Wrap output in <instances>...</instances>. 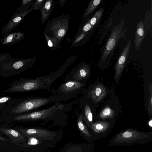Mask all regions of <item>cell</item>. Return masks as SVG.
Returning <instances> with one entry per match:
<instances>
[{
	"label": "cell",
	"instance_id": "cell-1",
	"mask_svg": "<svg viewBox=\"0 0 152 152\" xmlns=\"http://www.w3.org/2000/svg\"><path fill=\"white\" fill-rule=\"evenodd\" d=\"M152 138L151 132H142L129 129L117 134L110 143L111 145H129L147 142Z\"/></svg>",
	"mask_w": 152,
	"mask_h": 152
},
{
	"label": "cell",
	"instance_id": "cell-2",
	"mask_svg": "<svg viewBox=\"0 0 152 152\" xmlns=\"http://www.w3.org/2000/svg\"><path fill=\"white\" fill-rule=\"evenodd\" d=\"M70 20L68 14L56 17L48 22L44 33L61 42L68 31Z\"/></svg>",
	"mask_w": 152,
	"mask_h": 152
},
{
	"label": "cell",
	"instance_id": "cell-3",
	"mask_svg": "<svg viewBox=\"0 0 152 152\" xmlns=\"http://www.w3.org/2000/svg\"><path fill=\"white\" fill-rule=\"evenodd\" d=\"M124 21L123 19L119 24L114 28L102 55V61H105L110 56H112L119 40L126 36V31L124 29Z\"/></svg>",
	"mask_w": 152,
	"mask_h": 152
},
{
	"label": "cell",
	"instance_id": "cell-4",
	"mask_svg": "<svg viewBox=\"0 0 152 152\" xmlns=\"http://www.w3.org/2000/svg\"><path fill=\"white\" fill-rule=\"evenodd\" d=\"M63 107L64 105L61 104H56L48 109L15 117L14 120L21 121L50 118L57 114L63 109Z\"/></svg>",
	"mask_w": 152,
	"mask_h": 152
},
{
	"label": "cell",
	"instance_id": "cell-5",
	"mask_svg": "<svg viewBox=\"0 0 152 152\" xmlns=\"http://www.w3.org/2000/svg\"><path fill=\"white\" fill-rule=\"evenodd\" d=\"M53 99L51 98L37 97L26 100L13 108L11 112L17 114L29 111L54 101Z\"/></svg>",
	"mask_w": 152,
	"mask_h": 152
},
{
	"label": "cell",
	"instance_id": "cell-6",
	"mask_svg": "<svg viewBox=\"0 0 152 152\" xmlns=\"http://www.w3.org/2000/svg\"><path fill=\"white\" fill-rule=\"evenodd\" d=\"M131 41V39L130 38L123 50L115 66V78L116 80L119 77L124 68L130 48Z\"/></svg>",
	"mask_w": 152,
	"mask_h": 152
},
{
	"label": "cell",
	"instance_id": "cell-7",
	"mask_svg": "<svg viewBox=\"0 0 152 152\" xmlns=\"http://www.w3.org/2000/svg\"><path fill=\"white\" fill-rule=\"evenodd\" d=\"M106 94V88L101 84L94 86L89 93V97L95 103L101 101Z\"/></svg>",
	"mask_w": 152,
	"mask_h": 152
},
{
	"label": "cell",
	"instance_id": "cell-8",
	"mask_svg": "<svg viewBox=\"0 0 152 152\" xmlns=\"http://www.w3.org/2000/svg\"><path fill=\"white\" fill-rule=\"evenodd\" d=\"M75 73L72 76V80L79 81L86 78L90 72L89 67L85 63L79 64L74 69Z\"/></svg>",
	"mask_w": 152,
	"mask_h": 152
},
{
	"label": "cell",
	"instance_id": "cell-9",
	"mask_svg": "<svg viewBox=\"0 0 152 152\" xmlns=\"http://www.w3.org/2000/svg\"><path fill=\"white\" fill-rule=\"evenodd\" d=\"M55 2L53 0H46L41 11V23L44 24L48 20L54 6Z\"/></svg>",
	"mask_w": 152,
	"mask_h": 152
},
{
	"label": "cell",
	"instance_id": "cell-10",
	"mask_svg": "<svg viewBox=\"0 0 152 152\" xmlns=\"http://www.w3.org/2000/svg\"><path fill=\"white\" fill-rule=\"evenodd\" d=\"M146 34L144 22L141 19L137 23L136 28L134 40L135 48L136 50L139 48Z\"/></svg>",
	"mask_w": 152,
	"mask_h": 152
},
{
	"label": "cell",
	"instance_id": "cell-11",
	"mask_svg": "<svg viewBox=\"0 0 152 152\" xmlns=\"http://www.w3.org/2000/svg\"><path fill=\"white\" fill-rule=\"evenodd\" d=\"M83 86V84L75 80H70L61 84L59 87L62 93L69 94L77 91Z\"/></svg>",
	"mask_w": 152,
	"mask_h": 152
},
{
	"label": "cell",
	"instance_id": "cell-12",
	"mask_svg": "<svg viewBox=\"0 0 152 152\" xmlns=\"http://www.w3.org/2000/svg\"><path fill=\"white\" fill-rule=\"evenodd\" d=\"M0 132L7 136L13 142L17 145H20L24 139V137L16 130L0 128Z\"/></svg>",
	"mask_w": 152,
	"mask_h": 152
},
{
	"label": "cell",
	"instance_id": "cell-13",
	"mask_svg": "<svg viewBox=\"0 0 152 152\" xmlns=\"http://www.w3.org/2000/svg\"><path fill=\"white\" fill-rule=\"evenodd\" d=\"M88 125L95 133L99 134L107 130L110 126V123L105 121H100Z\"/></svg>",
	"mask_w": 152,
	"mask_h": 152
},
{
	"label": "cell",
	"instance_id": "cell-14",
	"mask_svg": "<svg viewBox=\"0 0 152 152\" xmlns=\"http://www.w3.org/2000/svg\"><path fill=\"white\" fill-rule=\"evenodd\" d=\"M101 0H94L91 1L86 9L83 13L81 18L84 21L89 15L100 4Z\"/></svg>",
	"mask_w": 152,
	"mask_h": 152
},
{
	"label": "cell",
	"instance_id": "cell-15",
	"mask_svg": "<svg viewBox=\"0 0 152 152\" xmlns=\"http://www.w3.org/2000/svg\"><path fill=\"white\" fill-rule=\"evenodd\" d=\"M48 48L51 50H56L61 48L62 46L59 44L61 42L56 39L49 37L44 33Z\"/></svg>",
	"mask_w": 152,
	"mask_h": 152
},
{
	"label": "cell",
	"instance_id": "cell-16",
	"mask_svg": "<svg viewBox=\"0 0 152 152\" xmlns=\"http://www.w3.org/2000/svg\"><path fill=\"white\" fill-rule=\"evenodd\" d=\"M115 110L109 106L105 107L100 112L99 116L102 119H113L115 114Z\"/></svg>",
	"mask_w": 152,
	"mask_h": 152
},
{
	"label": "cell",
	"instance_id": "cell-17",
	"mask_svg": "<svg viewBox=\"0 0 152 152\" xmlns=\"http://www.w3.org/2000/svg\"><path fill=\"white\" fill-rule=\"evenodd\" d=\"M144 24L145 33L146 34L148 31V30L149 29V28H150V25L152 26L151 9V10L150 12H148L145 13V22L144 23ZM150 28H151V27Z\"/></svg>",
	"mask_w": 152,
	"mask_h": 152
},
{
	"label": "cell",
	"instance_id": "cell-18",
	"mask_svg": "<svg viewBox=\"0 0 152 152\" xmlns=\"http://www.w3.org/2000/svg\"><path fill=\"white\" fill-rule=\"evenodd\" d=\"M83 115L82 114L80 115L78 117V126L79 129L82 131L87 136L91 137V135L88 132L86 126L83 124Z\"/></svg>",
	"mask_w": 152,
	"mask_h": 152
},
{
	"label": "cell",
	"instance_id": "cell-19",
	"mask_svg": "<svg viewBox=\"0 0 152 152\" xmlns=\"http://www.w3.org/2000/svg\"><path fill=\"white\" fill-rule=\"evenodd\" d=\"M84 114L86 117L85 120L88 124H92L93 121L92 113L89 105L87 104L84 108Z\"/></svg>",
	"mask_w": 152,
	"mask_h": 152
},
{
	"label": "cell",
	"instance_id": "cell-20",
	"mask_svg": "<svg viewBox=\"0 0 152 152\" xmlns=\"http://www.w3.org/2000/svg\"><path fill=\"white\" fill-rule=\"evenodd\" d=\"M103 8L99 9L95 13L93 16L90 20L89 22L92 27L100 19L103 12Z\"/></svg>",
	"mask_w": 152,
	"mask_h": 152
},
{
	"label": "cell",
	"instance_id": "cell-21",
	"mask_svg": "<svg viewBox=\"0 0 152 152\" xmlns=\"http://www.w3.org/2000/svg\"><path fill=\"white\" fill-rule=\"evenodd\" d=\"M86 36L85 33L79 31L76 35L72 45L73 46H78V43H80Z\"/></svg>",
	"mask_w": 152,
	"mask_h": 152
},
{
	"label": "cell",
	"instance_id": "cell-22",
	"mask_svg": "<svg viewBox=\"0 0 152 152\" xmlns=\"http://www.w3.org/2000/svg\"><path fill=\"white\" fill-rule=\"evenodd\" d=\"M46 0H37L33 4L28 11L35 10H40Z\"/></svg>",
	"mask_w": 152,
	"mask_h": 152
},
{
	"label": "cell",
	"instance_id": "cell-23",
	"mask_svg": "<svg viewBox=\"0 0 152 152\" xmlns=\"http://www.w3.org/2000/svg\"><path fill=\"white\" fill-rule=\"evenodd\" d=\"M92 28L91 25L88 22L83 26L79 31L85 33L89 31Z\"/></svg>",
	"mask_w": 152,
	"mask_h": 152
},
{
	"label": "cell",
	"instance_id": "cell-24",
	"mask_svg": "<svg viewBox=\"0 0 152 152\" xmlns=\"http://www.w3.org/2000/svg\"><path fill=\"white\" fill-rule=\"evenodd\" d=\"M148 110L151 115L152 113V94H151L148 99Z\"/></svg>",
	"mask_w": 152,
	"mask_h": 152
},
{
	"label": "cell",
	"instance_id": "cell-25",
	"mask_svg": "<svg viewBox=\"0 0 152 152\" xmlns=\"http://www.w3.org/2000/svg\"><path fill=\"white\" fill-rule=\"evenodd\" d=\"M37 142V140L36 139L32 138L30 140V141L28 142V144L29 145H35L36 144Z\"/></svg>",
	"mask_w": 152,
	"mask_h": 152
},
{
	"label": "cell",
	"instance_id": "cell-26",
	"mask_svg": "<svg viewBox=\"0 0 152 152\" xmlns=\"http://www.w3.org/2000/svg\"><path fill=\"white\" fill-rule=\"evenodd\" d=\"M10 98L8 97H3L0 99V104L6 102L8 101Z\"/></svg>",
	"mask_w": 152,
	"mask_h": 152
},
{
	"label": "cell",
	"instance_id": "cell-27",
	"mask_svg": "<svg viewBox=\"0 0 152 152\" xmlns=\"http://www.w3.org/2000/svg\"><path fill=\"white\" fill-rule=\"evenodd\" d=\"M13 36L12 34L9 35L7 37L6 41L7 42H10L12 40Z\"/></svg>",
	"mask_w": 152,
	"mask_h": 152
},
{
	"label": "cell",
	"instance_id": "cell-28",
	"mask_svg": "<svg viewBox=\"0 0 152 152\" xmlns=\"http://www.w3.org/2000/svg\"><path fill=\"white\" fill-rule=\"evenodd\" d=\"M66 0H60L59 1V3L60 5L62 6L66 3Z\"/></svg>",
	"mask_w": 152,
	"mask_h": 152
},
{
	"label": "cell",
	"instance_id": "cell-29",
	"mask_svg": "<svg viewBox=\"0 0 152 152\" xmlns=\"http://www.w3.org/2000/svg\"><path fill=\"white\" fill-rule=\"evenodd\" d=\"M21 18L20 17L18 16L16 17L13 20V21L14 22H19L21 20Z\"/></svg>",
	"mask_w": 152,
	"mask_h": 152
},
{
	"label": "cell",
	"instance_id": "cell-30",
	"mask_svg": "<svg viewBox=\"0 0 152 152\" xmlns=\"http://www.w3.org/2000/svg\"><path fill=\"white\" fill-rule=\"evenodd\" d=\"M152 83H151V84L149 85V93H150V94H152Z\"/></svg>",
	"mask_w": 152,
	"mask_h": 152
},
{
	"label": "cell",
	"instance_id": "cell-31",
	"mask_svg": "<svg viewBox=\"0 0 152 152\" xmlns=\"http://www.w3.org/2000/svg\"><path fill=\"white\" fill-rule=\"evenodd\" d=\"M7 140V139L2 137L0 135V141H5Z\"/></svg>",
	"mask_w": 152,
	"mask_h": 152
},
{
	"label": "cell",
	"instance_id": "cell-32",
	"mask_svg": "<svg viewBox=\"0 0 152 152\" xmlns=\"http://www.w3.org/2000/svg\"><path fill=\"white\" fill-rule=\"evenodd\" d=\"M148 125L151 127H152V119H151L148 122Z\"/></svg>",
	"mask_w": 152,
	"mask_h": 152
}]
</instances>
